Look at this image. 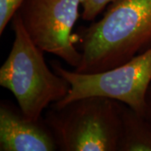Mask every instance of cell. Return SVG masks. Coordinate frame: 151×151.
<instances>
[{
  "label": "cell",
  "instance_id": "obj_1",
  "mask_svg": "<svg viewBox=\"0 0 151 151\" xmlns=\"http://www.w3.org/2000/svg\"><path fill=\"white\" fill-rule=\"evenodd\" d=\"M84 74L114 68L151 46V0H115L80 37Z\"/></svg>",
  "mask_w": 151,
  "mask_h": 151
},
{
  "label": "cell",
  "instance_id": "obj_2",
  "mask_svg": "<svg viewBox=\"0 0 151 151\" xmlns=\"http://www.w3.org/2000/svg\"><path fill=\"white\" fill-rule=\"evenodd\" d=\"M11 24L14 40L0 68V85L12 92L24 117L38 121L45 109L68 94L70 83L49 68L44 51L29 36L18 12Z\"/></svg>",
  "mask_w": 151,
  "mask_h": 151
},
{
  "label": "cell",
  "instance_id": "obj_3",
  "mask_svg": "<svg viewBox=\"0 0 151 151\" xmlns=\"http://www.w3.org/2000/svg\"><path fill=\"white\" fill-rule=\"evenodd\" d=\"M121 103L99 96L51 105L43 117L58 150L118 151Z\"/></svg>",
  "mask_w": 151,
  "mask_h": 151
},
{
  "label": "cell",
  "instance_id": "obj_4",
  "mask_svg": "<svg viewBox=\"0 0 151 151\" xmlns=\"http://www.w3.org/2000/svg\"><path fill=\"white\" fill-rule=\"evenodd\" d=\"M51 66L70 86L68 94L55 106L81 97L99 96L119 101L141 115L145 114L146 95L151 84V46L124 64L98 73L84 74L68 70L56 60Z\"/></svg>",
  "mask_w": 151,
  "mask_h": 151
},
{
  "label": "cell",
  "instance_id": "obj_5",
  "mask_svg": "<svg viewBox=\"0 0 151 151\" xmlns=\"http://www.w3.org/2000/svg\"><path fill=\"white\" fill-rule=\"evenodd\" d=\"M80 7V0H25L18 14L39 48L76 69L81 55L74 45L72 30Z\"/></svg>",
  "mask_w": 151,
  "mask_h": 151
},
{
  "label": "cell",
  "instance_id": "obj_6",
  "mask_svg": "<svg viewBox=\"0 0 151 151\" xmlns=\"http://www.w3.org/2000/svg\"><path fill=\"white\" fill-rule=\"evenodd\" d=\"M0 150H58L55 138L43 118L33 121L24 116L19 108L0 103Z\"/></svg>",
  "mask_w": 151,
  "mask_h": 151
},
{
  "label": "cell",
  "instance_id": "obj_7",
  "mask_svg": "<svg viewBox=\"0 0 151 151\" xmlns=\"http://www.w3.org/2000/svg\"><path fill=\"white\" fill-rule=\"evenodd\" d=\"M120 136L118 151H151V123L121 103Z\"/></svg>",
  "mask_w": 151,
  "mask_h": 151
},
{
  "label": "cell",
  "instance_id": "obj_8",
  "mask_svg": "<svg viewBox=\"0 0 151 151\" xmlns=\"http://www.w3.org/2000/svg\"><path fill=\"white\" fill-rule=\"evenodd\" d=\"M115 0H80L82 9L81 18L85 21L93 22Z\"/></svg>",
  "mask_w": 151,
  "mask_h": 151
},
{
  "label": "cell",
  "instance_id": "obj_9",
  "mask_svg": "<svg viewBox=\"0 0 151 151\" xmlns=\"http://www.w3.org/2000/svg\"><path fill=\"white\" fill-rule=\"evenodd\" d=\"M25 0H0V35L20 9Z\"/></svg>",
  "mask_w": 151,
  "mask_h": 151
},
{
  "label": "cell",
  "instance_id": "obj_10",
  "mask_svg": "<svg viewBox=\"0 0 151 151\" xmlns=\"http://www.w3.org/2000/svg\"><path fill=\"white\" fill-rule=\"evenodd\" d=\"M144 116L151 123V84L146 95V107Z\"/></svg>",
  "mask_w": 151,
  "mask_h": 151
}]
</instances>
